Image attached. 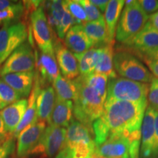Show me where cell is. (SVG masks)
<instances>
[{"label":"cell","instance_id":"6da1fadb","mask_svg":"<svg viewBox=\"0 0 158 158\" xmlns=\"http://www.w3.org/2000/svg\"><path fill=\"white\" fill-rule=\"evenodd\" d=\"M147 107L148 102L106 100L103 113L100 118L109 132V138L118 134L129 135L141 132Z\"/></svg>","mask_w":158,"mask_h":158},{"label":"cell","instance_id":"7a4b0ae2","mask_svg":"<svg viewBox=\"0 0 158 158\" xmlns=\"http://www.w3.org/2000/svg\"><path fill=\"white\" fill-rule=\"evenodd\" d=\"M73 81L77 88L73 116L76 121L93 130L92 124L103 113L106 100L94 89L85 84L80 76Z\"/></svg>","mask_w":158,"mask_h":158},{"label":"cell","instance_id":"3957f363","mask_svg":"<svg viewBox=\"0 0 158 158\" xmlns=\"http://www.w3.org/2000/svg\"><path fill=\"white\" fill-rule=\"evenodd\" d=\"M149 21L138 1H124V7L120 15L116 30L115 40L123 45L141 31Z\"/></svg>","mask_w":158,"mask_h":158},{"label":"cell","instance_id":"277c9868","mask_svg":"<svg viewBox=\"0 0 158 158\" xmlns=\"http://www.w3.org/2000/svg\"><path fill=\"white\" fill-rule=\"evenodd\" d=\"M141 138V132L112 135L96 147L95 152L106 158H139Z\"/></svg>","mask_w":158,"mask_h":158},{"label":"cell","instance_id":"5b68a950","mask_svg":"<svg viewBox=\"0 0 158 158\" xmlns=\"http://www.w3.org/2000/svg\"><path fill=\"white\" fill-rule=\"evenodd\" d=\"M65 147L70 150L73 158H90L97 147L93 130L73 120L67 129Z\"/></svg>","mask_w":158,"mask_h":158},{"label":"cell","instance_id":"8992f818","mask_svg":"<svg viewBox=\"0 0 158 158\" xmlns=\"http://www.w3.org/2000/svg\"><path fill=\"white\" fill-rule=\"evenodd\" d=\"M117 48L127 51L141 62L157 60L158 31L147 22L138 35Z\"/></svg>","mask_w":158,"mask_h":158},{"label":"cell","instance_id":"52a82bcc","mask_svg":"<svg viewBox=\"0 0 158 158\" xmlns=\"http://www.w3.org/2000/svg\"><path fill=\"white\" fill-rule=\"evenodd\" d=\"M149 84L116 77L108 79L106 100L133 102H148Z\"/></svg>","mask_w":158,"mask_h":158},{"label":"cell","instance_id":"ba28073f","mask_svg":"<svg viewBox=\"0 0 158 158\" xmlns=\"http://www.w3.org/2000/svg\"><path fill=\"white\" fill-rule=\"evenodd\" d=\"M114 68L116 74L135 81L150 84L153 75L139 59L127 51L118 49L114 54Z\"/></svg>","mask_w":158,"mask_h":158},{"label":"cell","instance_id":"9c48e42d","mask_svg":"<svg viewBox=\"0 0 158 158\" xmlns=\"http://www.w3.org/2000/svg\"><path fill=\"white\" fill-rule=\"evenodd\" d=\"M67 129L48 124L37 144L29 155L40 158H53L65 148Z\"/></svg>","mask_w":158,"mask_h":158},{"label":"cell","instance_id":"30bf717a","mask_svg":"<svg viewBox=\"0 0 158 158\" xmlns=\"http://www.w3.org/2000/svg\"><path fill=\"white\" fill-rule=\"evenodd\" d=\"M30 21L34 40L40 52L54 54L53 31L49 25L43 6L30 13Z\"/></svg>","mask_w":158,"mask_h":158},{"label":"cell","instance_id":"8fae6325","mask_svg":"<svg viewBox=\"0 0 158 158\" xmlns=\"http://www.w3.org/2000/svg\"><path fill=\"white\" fill-rule=\"evenodd\" d=\"M27 38V26L22 21L5 24L0 29V65Z\"/></svg>","mask_w":158,"mask_h":158},{"label":"cell","instance_id":"7c38bea8","mask_svg":"<svg viewBox=\"0 0 158 158\" xmlns=\"http://www.w3.org/2000/svg\"><path fill=\"white\" fill-rule=\"evenodd\" d=\"M35 66L36 56L32 48L29 43H24L6 59L0 69V76L10 73L32 72Z\"/></svg>","mask_w":158,"mask_h":158},{"label":"cell","instance_id":"4fadbf2b","mask_svg":"<svg viewBox=\"0 0 158 158\" xmlns=\"http://www.w3.org/2000/svg\"><path fill=\"white\" fill-rule=\"evenodd\" d=\"M46 127V122L38 120L20 134L17 141L18 158H25L29 155L39 142Z\"/></svg>","mask_w":158,"mask_h":158},{"label":"cell","instance_id":"5bb4252c","mask_svg":"<svg viewBox=\"0 0 158 158\" xmlns=\"http://www.w3.org/2000/svg\"><path fill=\"white\" fill-rule=\"evenodd\" d=\"M54 54L59 68L64 78L74 80L80 76L76 56L65 46L60 39L55 40Z\"/></svg>","mask_w":158,"mask_h":158},{"label":"cell","instance_id":"9a60e30c","mask_svg":"<svg viewBox=\"0 0 158 158\" xmlns=\"http://www.w3.org/2000/svg\"><path fill=\"white\" fill-rule=\"evenodd\" d=\"M156 111L148 106L141 128V158H152L155 144V119Z\"/></svg>","mask_w":158,"mask_h":158},{"label":"cell","instance_id":"2e32d148","mask_svg":"<svg viewBox=\"0 0 158 158\" xmlns=\"http://www.w3.org/2000/svg\"><path fill=\"white\" fill-rule=\"evenodd\" d=\"M40 89V83L37 73H35L34 84H33V87L31 91V93L29 94L27 108L26 109L24 115L21 119V122H20L19 126L13 133V138L19 137L20 134L23 131H24L27 128L30 127L31 125H32L33 124L36 123L38 121V118H37V98Z\"/></svg>","mask_w":158,"mask_h":158},{"label":"cell","instance_id":"e0dca14e","mask_svg":"<svg viewBox=\"0 0 158 158\" xmlns=\"http://www.w3.org/2000/svg\"><path fill=\"white\" fill-rule=\"evenodd\" d=\"M36 66L41 86L45 83H52L59 76V69L55 54H45L40 52L36 58Z\"/></svg>","mask_w":158,"mask_h":158},{"label":"cell","instance_id":"ac0fdd59","mask_svg":"<svg viewBox=\"0 0 158 158\" xmlns=\"http://www.w3.org/2000/svg\"><path fill=\"white\" fill-rule=\"evenodd\" d=\"M28 105L27 99H21L7 106L0 111L7 133L13 137V133L21 122Z\"/></svg>","mask_w":158,"mask_h":158},{"label":"cell","instance_id":"d6986e66","mask_svg":"<svg viewBox=\"0 0 158 158\" xmlns=\"http://www.w3.org/2000/svg\"><path fill=\"white\" fill-rule=\"evenodd\" d=\"M56 92L51 86L41 88L37 98V115L38 120L51 124V114L56 102Z\"/></svg>","mask_w":158,"mask_h":158},{"label":"cell","instance_id":"ffe728a7","mask_svg":"<svg viewBox=\"0 0 158 158\" xmlns=\"http://www.w3.org/2000/svg\"><path fill=\"white\" fill-rule=\"evenodd\" d=\"M65 46L74 54H80L94 47L93 43L84 32L80 25L70 29L64 37Z\"/></svg>","mask_w":158,"mask_h":158},{"label":"cell","instance_id":"44dd1931","mask_svg":"<svg viewBox=\"0 0 158 158\" xmlns=\"http://www.w3.org/2000/svg\"><path fill=\"white\" fill-rule=\"evenodd\" d=\"M34 71L27 73L6 74L1 76L2 79L13 89L21 97H28L33 87L35 79Z\"/></svg>","mask_w":158,"mask_h":158},{"label":"cell","instance_id":"7402d4cb","mask_svg":"<svg viewBox=\"0 0 158 158\" xmlns=\"http://www.w3.org/2000/svg\"><path fill=\"white\" fill-rule=\"evenodd\" d=\"M124 7V0H110L104 13V19L108 31V43L114 45L116 30L120 15Z\"/></svg>","mask_w":158,"mask_h":158},{"label":"cell","instance_id":"603a6c76","mask_svg":"<svg viewBox=\"0 0 158 158\" xmlns=\"http://www.w3.org/2000/svg\"><path fill=\"white\" fill-rule=\"evenodd\" d=\"M73 120V102L62 100L56 97V102L51 114V124L66 128Z\"/></svg>","mask_w":158,"mask_h":158},{"label":"cell","instance_id":"cb8c5ba5","mask_svg":"<svg viewBox=\"0 0 158 158\" xmlns=\"http://www.w3.org/2000/svg\"><path fill=\"white\" fill-rule=\"evenodd\" d=\"M80 27L93 43L94 47L109 44L105 19L91 22L87 21L80 24Z\"/></svg>","mask_w":158,"mask_h":158},{"label":"cell","instance_id":"d4e9b609","mask_svg":"<svg viewBox=\"0 0 158 158\" xmlns=\"http://www.w3.org/2000/svg\"><path fill=\"white\" fill-rule=\"evenodd\" d=\"M100 47V54L94 68V73L105 75L108 79L116 78L117 74L114 68V45L107 44Z\"/></svg>","mask_w":158,"mask_h":158},{"label":"cell","instance_id":"484cf974","mask_svg":"<svg viewBox=\"0 0 158 158\" xmlns=\"http://www.w3.org/2000/svg\"><path fill=\"white\" fill-rule=\"evenodd\" d=\"M100 47H92L89 50L80 54H75L78 64L81 76H86L94 72L98 62Z\"/></svg>","mask_w":158,"mask_h":158},{"label":"cell","instance_id":"4316f807","mask_svg":"<svg viewBox=\"0 0 158 158\" xmlns=\"http://www.w3.org/2000/svg\"><path fill=\"white\" fill-rule=\"evenodd\" d=\"M53 87L57 98L73 102L76 99L77 88L73 80L64 78L62 75L59 74L53 82Z\"/></svg>","mask_w":158,"mask_h":158},{"label":"cell","instance_id":"83f0119b","mask_svg":"<svg viewBox=\"0 0 158 158\" xmlns=\"http://www.w3.org/2000/svg\"><path fill=\"white\" fill-rule=\"evenodd\" d=\"M79 76L85 84L94 89L105 100H106L108 82V78L107 76L94 72L86 76Z\"/></svg>","mask_w":158,"mask_h":158},{"label":"cell","instance_id":"f1b7e54d","mask_svg":"<svg viewBox=\"0 0 158 158\" xmlns=\"http://www.w3.org/2000/svg\"><path fill=\"white\" fill-rule=\"evenodd\" d=\"M24 11L23 3L15 2L13 6L0 11V24H9L17 22V20L21 18Z\"/></svg>","mask_w":158,"mask_h":158},{"label":"cell","instance_id":"f546056e","mask_svg":"<svg viewBox=\"0 0 158 158\" xmlns=\"http://www.w3.org/2000/svg\"><path fill=\"white\" fill-rule=\"evenodd\" d=\"M64 4L65 8L73 18L76 25H80L87 22V17L84 7L78 1L68 0V1H64Z\"/></svg>","mask_w":158,"mask_h":158},{"label":"cell","instance_id":"4dcf8cb0","mask_svg":"<svg viewBox=\"0 0 158 158\" xmlns=\"http://www.w3.org/2000/svg\"><path fill=\"white\" fill-rule=\"evenodd\" d=\"M47 9L48 13V15H50L55 20L58 26L59 23L62 20L64 15L66 8H65L64 1H51L46 2L43 3Z\"/></svg>","mask_w":158,"mask_h":158},{"label":"cell","instance_id":"1f68e13d","mask_svg":"<svg viewBox=\"0 0 158 158\" xmlns=\"http://www.w3.org/2000/svg\"><path fill=\"white\" fill-rule=\"evenodd\" d=\"M21 98L19 94L0 78V101L9 105L21 100Z\"/></svg>","mask_w":158,"mask_h":158},{"label":"cell","instance_id":"d6a6232c","mask_svg":"<svg viewBox=\"0 0 158 158\" xmlns=\"http://www.w3.org/2000/svg\"><path fill=\"white\" fill-rule=\"evenodd\" d=\"M75 25H76L75 20L72 17V15L70 14V13L66 10L62 20L56 28V34L58 35L59 38L60 40L64 39L67 32L70 30L71 27Z\"/></svg>","mask_w":158,"mask_h":158},{"label":"cell","instance_id":"836d02e7","mask_svg":"<svg viewBox=\"0 0 158 158\" xmlns=\"http://www.w3.org/2000/svg\"><path fill=\"white\" fill-rule=\"evenodd\" d=\"M78 2L84 7L86 17H87V21L89 22L104 19V15L91 2L90 0H78Z\"/></svg>","mask_w":158,"mask_h":158},{"label":"cell","instance_id":"e575fe53","mask_svg":"<svg viewBox=\"0 0 158 158\" xmlns=\"http://www.w3.org/2000/svg\"><path fill=\"white\" fill-rule=\"evenodd\" d=\"M147 101L148 106L158 111V78L154 77L149 84Z\"/></svg>","mask_w":158,"mask_h":158},{"label":"cell","instance_id":"d590c367","mask_svg":"<svg viewBox=\"0 0 158 158\" xmlns=\"http://www.w3.org/2000/svg\"><path fill=\"white\" fill-rule=\"evenodd\" d=\"M14 139L13 137L10 138L3 143H0V158H7L9 155L14 152L15 148Z\"/></svg>","mask_w":158,"mask_h":158},{"label":"cell","instance_id":"8d00e7d4","mask_svg":"<svg viewBox=\"0 0 158 158\" xmlns=\"http://www.w3.org/2000/svg\"><path fill=\"white\" fill-rule=\"evenodd\" d=\"M138 2L144 13L149 16L158 11V1L157 0H139Z\"/></svg>","mask_w":158,"mask_h":158},{"label":"cell","instance_id":"74e56055","mask_svg":"<svg viewBox=\"0 0 158 158\" xmlns=\"http://www.w3.org/2000/svg\"><path fill=\"white\" fill-rule=\"evenodd\" d=\"M152 158H158V111H156L155 119V144Z\"/></svg>","mask_w":158,"mask_h":158},{"label":"cell","instance_id":"f35d334b","mask_svg":"<svg viewBox=\"0 0 158 158\" xmlns=\"http://www.w3.org/2000/svg\"><path fill=\"white\" fill-rule=\"evenodd\" d=\"M12 138V136L9 135L7 133V130L5 129V124L2 118L1 115H0V143H3L4 141H5L6 140H7L8 138Z\"/></svg>","mask_w":158,"mask_h":158},{"label":"cell","instance_id":"ab89813d","mask_svg":"<svg viewBox=\"0 0 158 158\" xmlns=\"http://www.w3.org/2000/svg\"><path fill=\"white\" fill-rule=\"evenodd\" d=\"M145 64L147 65L148 69L153 76L158 78V59L155 61H148L145 62Z\"/></svg>","mask_w":158,"mask_h":158},{"label":"cell","instance_id":"60d3db41","mask_svg":"<svg viewBox=\"0 0 158 158\" xmlns=\"http://www.w3.org/2000/svg\"><path fill=\"white\" fill-rule=\"evenodd\" d=\"M90 2L101 13H105L109 1H108V0H90Z\"/></svg>","mask_w":158,"mask_h":158},{"label":"cell","instance_id":"b9f144b4","mask_svg":"<svg viewBox=\"0 0 158 158\" xmlns=\"http://www.w3.org/2000/svg\"><path fill=\"white\" fill-rule=\"evenodd\" d=\"M148 22L152 25V27L155 30H157L158 31V11L156 12L154 14L149 15Z\"/></svg>","mask_w":158,"mask_h":158},{"label":"cell","instance_id":"7bdbcfd3","mask_svg":"<svg viewBox=\"0 0 158 158\" xmlns=\"http://www.w3.org/2000/svg\"><path fill=\"white\" fill-rule=\"evenodd\" d=\"M54 158H73L71 153L68 148L65 147L62 151L59 152L57 155L55 156Z\"/></svg>","mask_w":158,"mask_h":158},{"label":"cell","instance_id":"ee69618b","mask_svg":"<svg viewBox=\"0 0 158 158\" xmlns=\"http://www.w3.org/2000/svg\"><path fill=\"white\" fill-rule=\"evenodd\" d=\"M16 2L8 1V0H0V11H2L10 7L15 4Z\"/></svg>","mask_w":158,"mask_h":158},{"label":"cell","instance_id":"f6af8a7d","mask_svg":"<svg viewBox=\"0 0 158 158\" xmlns=\"http://www.w3.org/2000/svg\"><path fill=\"white\" fill-rule=\"evenodd\" d=\"M7 106H8V104H7V103H5V102H3L0 101V111H1L2 110H3L4 108H5Z\"/></svg>","mask_w":158,"mask_h":158},{"label":"cell","instance_id":"bcb514c9","mask_svg":"<svg viewBox=\"0 0 158 158\" xmlns=\"http://www.w3.org/2000/svg\"><path fill=\"white\" fill-rule=\"evenodd\" d=\"M90 158H106V157H103V156L99 155V154L95 152Z\"/></svg>","mask_w":158,"mask_h":158},{"label":"cell","instance_id":"7dc6e473","mask_svg":"<svg viewBox=\"0 0 158 158\" xmlns=\"http://www.w3.org/2000/svg\"><path fill=\"white\" fill-rule=\"evenodd\" d=\"M9 158H16V157H9ZM18 158V157H17Z\"/></svg>","mask_w":158,"mask_h":158}]
</instances>
